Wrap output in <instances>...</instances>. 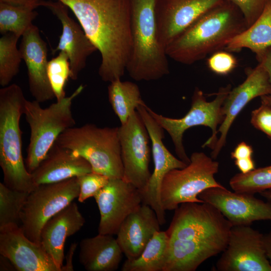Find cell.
Returning <instances> with one entry per match:
<instances>
[{
  "mask_svg": "<svg viewBox=\"0 0 271 271\" xmlns=\"http://www.w3.org/2000/svg\"><path fill=\"white\" fill-rule=\"evenodd\" d=\"M232 225L207 203L181 204L168 229L163 271H195L207 259L226 248Z\"/></svg>",
  "mask_w": 271,
  "mask_h": 271,
  "instance_id": "cell-1",
  "label": "cell"
},
{
  "mask_svg": "<svg viewBox=\"0 0 271 271\" xmlns=\"http://www.w3.org/2000/svg\"><path fill=\"white\" fill-rule=\"evenodd\" d=\"M73 12L100 52L98 74L105 82L120 79L132 49L129 0H57Z\"/></svg>",
  "mask_w": 271,
  "mask_h": 271,
  "instance_id": "cell-2",
  "label": "cell"
},
{
  "mask_svg": "<svg viewBox=\"0 0 271 271\" xmlns=\"http://www.w3.org/2000/svg\"><path fill=\"white\" fill-rule=\"evenodd\" d=\"M247 28L240 11L227 0L208 11L165 49L168 57L186 65L224 49L229 41Z\"/></svg>",
  "mask_w": 271,
  "mask_h": 271,
  "instance_id": "cell-3",
  "label": "cell"
},
{
  "mask_svg": "<svg viewBox=\"0 0 271 271\" xmlns=\"http://www.w3.org/2000/svg\"><path fill=\"white\" fill-rule=\"evenodd\" d=\"M26 100L16 84L0 89V166L7 186L30 193L37 186L23 159L20 126Z\"/></svg>",
  "mask_w": 271,
  "mask_h": 271,
  "instance_id": "cell-4",
  "label": "cell"
},
{
  "mask_svg": "<svg viewBox=\"0 0 271 271\" xmlns=\"http://www.w3.org/2000/svg\"><path fill=\"white\" fill-rule=\"evenodd\" d=\"M129 2L132 49L126 70L136 81L159 79L169 73V67L158 37L156 0Z\"/></svg>",
  "mask_w": 271,
  "mask_h": 271,
  "instance_id": "cell-5",
  "label": "cell"
},
{
  "mask_svg": "<svg viewBox=\"0 0 271 271\" xmlns=\"http://www.w3.org/2000/svg\"><path fill=\"white\" fill-rule=\"evenodd\" d=\"M55 143L87 161L92 172L110 179L123 178L118 127H101L92 123L73 126L63 132Z\"/></svg>",
  "mask_w": 271,
  "mask_h": 271,
  "instance_id": "cell-6",
  "label": "cell"
},
{
  "mask_svg": "<svg viewBox=\"0 0 271 271\" xmlns=\"http://www.w3.org/2000/svg\"><path fill=\"white\" fill-rule=\"evenodd\" d=\"M79 85L69 96L43 108L36 100H26L24 115L30 129L25 164L31 173L40 164L58 137L75 124L72 112L73 100L83 90Z\"/></svg>",
  "mask_w": 271,
  "mask_h": 271,
  "instance_id": "cell-7",
  "label": "cell"
},
{
  "mask_svg": "<svg viewBox=\"0 0 271 271\" xmlns=\"http://www.w3.org/2000/svg\"><path fill=\"white\" fill-rule=\"evenodd\" d=\"M231 89L230 84L220 87L214 99L208 102L203 92L196 87L192 97L191 108L187 113L181 118L164 116L147 106L152 116L168 132L174 144L177 156L186 164L190 163V159L187 155L183 146L184 133L187 129L195 126L204 125L210 127L212 134L202 147H208L213 150L218 139V126L221 124L224 119L222 106Z\"/></svg>",
  "mask_w": 271,
  "mask_h": 271,
  "instance_id": "cell-8",
  "label": "cell"
},
{
  "mask_svg": "<svg viewBox=\"0 0 271 271\" xmlns=\"http://www.w3.org/2000/svg\"><path fill=\"white\" fill-rule=\"evenodd\" d=\"M190 162L181 169L169 171L161 186L162 206L166 210L177 209L182 203L204 202L198 198L204 190L211 187H225L214 178L219 163L203 152H194Z\"/></svg>",
  "mask_w": 271,
  "mask_h": 271,
  "instance_id": "cell-9",
  "label": "cell"
},
{
  "mask_svg": "<svg viewBox=\"0 0 271 271\" xmlns=\"http://www.w3.org/2000/svg\"><path fill=\"white\" fill-rule=\"evenodd\" d=\"M79 193L77 177L38 186L29 193L21 213V227L25 235L41 244L40 234L44 225L78 198Z\"/></svg>",
  "mask_w": 271,
  "mask_h": 271,
  "instance_id": "cell-10",
  "label": "cell"
},
{
  "mask_svg": "<svg viewBox=\"0 0 271 271\" xmlns=\"http://www.w3.org/2000/svg\"><path fill=\"white\" fill-rule=\"evenodd\" d=\"M123 167V179L142 192L152 173L149 170L150 138L146 125L136 110L127 122L118 127Z\"/></svg>",
  "mask_w": 271,
  "mask_h": 271,
  "instance_id": "cell-11",
  "label": "cell"
},
{
  "mask_svg": "<svg viewBox=\"0 0 271 271\" xmlns=\"http://www.w3.org/2000/svg\"><path fill=\"white\" fill-rule=\"evenodd\" d=\"M144 103L137 109L148 131L151 141L154 169L150 180L141 192L142 204L149 205L156 212L161 225L166 223L165 210L161 198L162 183L165 175L171 170L181 169L187 164L176 158L166 148L163 142L164 129L149 112Z\"/></svg>",
  "mask_w": 271,
  "mask_h": 271,
  "instance_id": "cell-12",
  "label": "cell"
},
{
  "mask_svg": "<svg viewBox=\"0 0 271 271\" xmlns=\"http://www.w3.org/2000/svg\"><path fill=\"white\" fill-rule=\"evenodd\" d=\"M263 234L250 225L232 226L228 242L216 263L219 271H271Z\"/></svg>",
  "mask_w": 271,
  "mask_h": 271,
  "instance_id": "cell-13",
  "label": "cell"
},
{
  "mask_svg": "<svg viewBox=\"0 0 271 271\" xmlns=\"http://www.w3.org/2000/svg\"><path fill=\"white\" fill-rule=\"evenodd\" d=\"M100 219L99 234L114 235L125 219L142 204L141 191L123 179H109L94 197Z\"/></svg>",
  "mask_w": 271,
  "mask_h": 271,
  "instance_id": "cell-14",
  "label": "cell"
},
{
  "mask_svg": "<svg viewBox=\"0 0 271 271\" xmlns=\"http://www.w3.org/2000/svg\"><path fill=\"white\" fill-rule=\"evenodd\" d=\"M198 198L218 209L232 226L271 221V201L264 202L254 194L231 192L225 187H211L199 194Z\"/></svg>",
  "mask_w": 271,
  "mask_h": 271,
  "instance_id": "cell-15",
  "label": "cell"
},
{
  "mask_svg": "<svg viewBox=\"0 0 271 271\" xmlns=\"http://www.w3.org/2000/svg\"><path fill=\"white\" fill-rule=\"evenodd\" d=\"M225 0H156L158 37L166 47L198 18Z\"/></svg>",
  "mask_w": 271,
  "mask_h": 271,
  "instance_id": "cell-16",
  "label": "cell"
},
{
  "mask_svg": "<svg viewBox=\"0 0 271 271\" xmlns=\"http://www.w3.org/2000/svg\"><path fill=\"white\" fill-rule=\"evenodd\" d=\"M0 254L18 271H61L43 245L29 239L19 225L0 229Z\"/></svg>",
  "mask_w": 271,
  "mask_h": 271,
  "instance_id": "cell-17",
  "label": "cell"
},
{
  "mask_svg": "<svg viewBox=\"0 0 271 271\" xmlns=\"http://www.w3.org/2000/svg\"><path fill=\"white\" fill-rule=\"evenodd\" d=\"M270 92L268 76L261 64L258 63L254 68L247 70L245 80L231 89L223 103L224 119L218 129L220 136L211 153L212 158L215 159L225 146L231 125L245 105L254 98L268 95Z\"/></svg>",
  "mask_w": 271,
  "mask_h": 271,
  "instance_id": "cell-18",
  "label": "cell"
},
{
  "mask_svg": "<svg viewBox=\"0 0 271 271\" xmlns=\"http://www.w3.org/2000/svg\"><path fill=\"white\" fill-rule=\"evenodd\" d=\"M43 7L48 8L60 20L62 32L57 47L52 53L64 52L68 57L70 78L75 80L86 64L87 58L97 50L87 36L82 27L68 14L67 7L61 2L44 1Z\"/></svg>",
  "mask_w": 271,
  "mask_h": 271,
  "instance_id": "cell-19",
  "label": "cell"
},
{
  "mask_svg": "<svg viewBox=\"0 0 271 271\" xmlns=\"http://www.w3.org/2000/svg\"><path fill=\"white\" fill-rule=\"evenodd\" d=\"M22 37L19 50L27 68L30 92L40 103L52 100L55 96L47 73V44L33 24Z\"/></svg>",
  "mask_w": 271,
  "mask_h": 271,
  "instance_id": "cell-20",
  "label": "cell"
},
{
  "mask_svg": "<svg viewBox=\"0 0 271 271\" xmlns=\"http://www.w3.org/2000/svg\"><path fill=\"white\" fill-rule=\"evenodd\" d=\"M155 211L142 204L123 221L116 234L117 243L127 259L137 258L154 233L160 230Z\"/></svg>",
  "mask_w": 271,
  "mask_h": 271,
  "instance_id": "cell-21",
  "label": "cell"
},
{
  "mask_svg": "<svg viewBox=\"0 0 271 271\" xmlns=\"http://www.w3.org/2000/svg\"><path fill=\"white\" fill-rule=\"evenodd\" d=\"M85 222L77 203L72 202L49 219L41 230V244L61 271L65 242L67 237L78 232Z\"/></svg>",
  "mask_w": 271,
  "mask_h": 271,
  "instance_id": "cell-22",
  "label": "cell"
},
{
  "mask_svg": "<svg viewBox=\"0 0 271 271\" xmlns=\"http://www.w3.org/2000/svg\"><path fill=\"white\" fill-rule=\"evenodd\" d=\"M92 172L89 162L55 143L39 166L31 173L37 186L61 182Z\"/></svg>",
  "mask_w": 271,
  "mask_h": 271,
  "instance_id": "cell-23",
  "label": "cell"
},
{
  "mask_svg": "<svg viewBox=\"0 0 271 271\" xmlns=\"http://www.w3.org/2000/svg\"><path fill=\"white\" fill-rule=\"evenodd\" d=\"M122 252L112 235H98L82 239L79 260L88 271H114L117 269Z\"/></svg>",
  "mask_w": 271,
  "mask_h": 271,
  "instance_id": "cell-24",
  "label": "cell"
},
{
  "mask_svg": "<svg viewBox=\"0 0 271 271\" xmlns=\"http://www.w3.org/2000/svg\"><path fill=\"white\" fill-rule=\"evenodd\" d=\"M271 47V0L258 19L232 38L225 48L229 52L249 49L256 55Z\"/></svg>",
  "mask_w": 271,
  "mask_h": 271,
  "instance_id": "cell-25",
  "label": "cell"
},
{
  "mask_svg": "<svg viewBox=\"0 0 271 271\" xmlns=\"http://www.w3.org/2000/svg\"><path fill=\"white\" fill-rule=\"evenodd\" d=\"M169 238L166 231L156 232L142 253L136 258L126 260L122 271H163Z\"/></svg>",
  "mask_w": 271,
  "mask_h": 271,
  "instance_id": "cell-26",
  "label": "cell"
},
{
  "mask_svg": "<svg viewBox=\"0 0 271 271\" xmlns=\"http://www.w3.org/2000/svg\"><path fill=\"white\" fill-rule=\"evenodd\" d=\"M110 104L121 124L125 123L137 108L145 103L140 88L136 83L116 80L108 86Z\"/></svg>",
  "mask_w": 271,
  "mask_h": 271,
  "instance_id": "cell-27",
  "label": "cell"
},
{
  "mask_svg": "<svg viewBox=\"0 0 271 271\" xmlns=\"http://www.w3.org/2000/svg\"><path fill=\"white\" fill-rule=\"evenodd\" d=\"M35 9L0 2V32L13 33L19 37L32 25L38 15Z\"/></svg>",
  "mask_w": 271,
  "mask_h": 271,
  "instance_id": "cell-28",
  "label": "cell"
},
{
  "mask_svg": "<svg viewBox=\"0 0 271 271\" xmlns=\"http://www.w3.org/2000/svg\"><path fill=\"white\" fill-rule=\"evenodd\" d=\"M20 38L8 33L0 38V84L2 87L9 85L19 72L23 59L17 46Z\"/></svg>",
  "mask_w": 271,
  "mask_h": 271,
  "instance_id": "cell-29",
  "label": "cell"
},
{
  "mask_svg": "<svg viewBox=\"0 0 271 271\" xmlns=\"http://www.w3.org/2000/svg\"><path fill=\"white\" fill-rule=\"evenodd\" d=\"M29 193L11 189L0 183V229L19 225Z\"/></svg>",
  "mask_w": 271,
  "mask_h": 271,
  "instance_id": "cell-30",
  "label": "cell"
},
{
  "mask_svg": "<svg viewBox=\"0 0 271 271\" xmlns=\"http://www.w3.org/2000/svg\"><path fill=\"white\" fill-rule=\"evenodd\" d=\"M229 185L235 192L252 194L271 189V165L237 173L230 179Z\"/></svg>",
  "mask_w": 271,
  "mask_h": 271,
  "instance_id": "cell-31",
  "label": "cell"
},
{
  "mask_svg": "<svg viewBox=\"0 0 271 271\" xmlns=\"http://www.w3.org/2000/svg\"><path fill=\"white\" fill-rule=\"evenodd\" d=\"M47 73L50 85L57 100L66 96L64 88L68 77L70 67L69 58L64 52L48 61Z\"/></svg>",
  "mask_w": 271,
  "mask_h": 271,
  "instance_id": "cell-32",
  "label": "cell"
},
{
  "mask_svg": "<svg viewBox=\"0 0 271 271\" xmlns=\"http://www.w3.org/2000/svg\"><path fill=\"white\" fill-rule=\"evenodd\" d=\"M79 185L78 200L83 202L88 198L94 197L108 183L107 176L91 172L77 177Z\"/></svg>",
  "mask_w": 271,
  "mask_h": 271,
  "instance_id": "cell-33",
  "label": "cell"
},
{
  "mask_svg": "<svg viewBox=\"0 0 271 271\" xmlns=\"http://www.w3.org/2000/svg\"><path fill=\"white\" fill-rule=\"evenodd\" d=\"M207 64L213 72L224 75L230 73L236 67L237 61L229 52L220 50L212 54Z\"/></svg>",
  "mask_w": 271,
  "mask_h": 271,
  "instance_id": "cell-34",
  "label": "cell"
},
{
  "mask_svg": "<svg viewBox=\"0 0 271 271\" xmlns=\"http://www.w3.org/2000/svg\"><path fill=\"white\" fill-rule=\"evenodd\" d=\"M240 11L247 26L252 25L260 17L269 0H227Z\"/></svg>",
  "mask_w": 271,
  "mask_h": 271,
  "instance_id": "cell-35",
  "label": "cell"
},
{
  "mask_svg": "<svg viewBox=\"0 0 271 271\" xmlns=\"http://www.w3.org/2000/svg\"><path fill=\"white\" fill-rule=\"evenodd\" d=\"M251 123L256 129L264 133L271 140V106L261 103L251 112Z\"/></svg>",
  "mask_w": 271,
  "mask_h": 271,
  "instance_id": "cell-36",
  "label": "cell"
},
{
  "mask_svg": "<svg viewBox=\"0 0 271 271\" xmlns=\"http://www.w3.org/2000/svg\"><path fill=\"white\" fill-rule=\"evenodd\" d=\"M256 58L265 69L271 86V47L267 48L260 54L256 55ZM260 98L261 103L271 106V92L269 94L262 96Z\"/></svg>",
  "mask_w": 271,
  "mask_h": 271,
  "instance_id": "cell-37",
  "label": "cell"
},
{
  "mask_svg": "<svg viewBox=\"0 0 271 271\" xmlns=\"http://www.w3.org/2000/svg\"><path fill=\"white\" fill-rule=\"evenodd\" d=\"M253 152L251 146L242 142L238 144L234 151L231 152V157L235 160L252 158Z\"/></svg>",
  "mask_w": 271,
  "mask_h": 271,
  "instance_id": "cell-38",
  "label": "cell"
},
{
  "mask_svg": "<svg viewBox=\"0 0 271 271\" xmlns=\"http://www.w3.org/2000/svg\"><path fill=\"white\" fill-rule=\"evenodd\" d=\"M43 0H0V2L16 6L32 8L34 9L43 6Z\"/></svg>",
  "mask_w": 271,
  "mask_h": 271,
  "instance_id": "cell-39",
  "label": "cell"
},
{
  "mask_svg": "<svg viewBox=\"0 0 271 271\" xmlns=\"http://www.w3.org/2000/svg\"><path fill=\"white\" fill-rule=\"evenodd\" d=\"M235 165L243 174L247 173L255 169V163L252 158L235 160Z\"/></svg>",
  "mask_w": 271,
  "mask_h": 271,
  "instance_id": "cell-40",
  "label": "cell"
},
{
  "mask_svg": "<svg viewBox=\"0 0 271 271\" xmlns=\"http://www.w3.org/2000/svg\"><path fill=\"white\" fill-rule=\"evenodd\" d=\"M262 241L266 256L271 264V232L263 234Z\"/></svg>",
  "mask_w": 271,
  "mask_h": 271,
  "instance_id": "cell-41",
  "label": "cell"
},
{
  "mask_svg": "<svg viewBox=\"0 0 271 271\" xmlns=\"http://www.w3.org/2000/svg\"><path fill=\"white\" fill-rule=\"evenodd\" d=\"M76 246L77 245L75 243L72 244L67 255V263L65 265L63 266L62 270H73V267L72 263V259L73 254L75 252Z\"/></svg>",
  "mask_w": 271,
  "mask_h": 271,
  "instance_id": "cell-42",
  "label": "cell"
},
{
  "mask_svg": "<svg viewBox=\"0 0 271 271\" xmlns=\"http://www.w3.org/2000/svg\"><path fill=\"white\" fill-rule=\"evenodd\" d=\"M260 195L271 201V189H267L259 193Z\"/></svg>",
  "mask_w": 271,
  "mask_h": 271,
  "instance_id": "cell-43",
  "label": "cell"
}]
</instances>
